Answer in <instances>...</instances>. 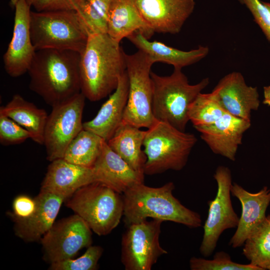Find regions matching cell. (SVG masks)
<instances>
[{"instance_id": "obj_35", "label": "cell", "mask_w": 270, "mask_h": 270, "mask_svg": "<svg viewBox=\"0 0 270 270\" xmlns=\"http://www.w3.org/2000/svg\"><path fill=\"white\" fill-rule=\"evenodd\" d=\"M36 198H32L25 194L18 195L12 202L11 216L14 221L28 219L36 212Z\"/></svg>"}, {"instance_id": "obj_28", "label": "cell", "mask_w": 270, "mask_h": 270, "mask_svg": "<svg viewBox=\"0 0 270 270\" xmlns=\"http://www.w3.org/2000/svg\"><path fill=\"white\" fill-rule=\"evenodd\" d=\"M226 113L212 92H201L190 104L188 116L196 128L212 125Z\"/></svg>"}, {"instance_id": "obj_29", "label": "cell", "mask_w": 270, "mask_h": 270, "mask_svg": "<svg viewBox=\"0 0 270 270\" xmlns=\"http://www.w3.org/2000/svg\"><path fill=\"white\" fill-rule=\"evenodd\" d=\"M110 0H87L77 12L90 34L107 33Z\"/></svg>"}, {"instance_id": "obj_18", "label": "cell", "mask_w": 270, "mask_h": 270, "mask_svg": "<svg viewBox=\"0 0 270 270\" xmlns=\"http://www.w3.org/2000/svg\"><path fill=\"white\" fill-rule=\"evenodd\" d=\"M94 182L96 181L92 168L59 158L50 162L40 190L60 196L66 200L81 188Z\"/></svg>"}, {"instance_id": "obj_17", "label": "cell", "mask_w": 270, "mask_h": 270, "mask_svg": "<svg viewBox=\"0 0 270 270\" xmlns=\"http://www.w3.org/2000/svg\"><path fill=\"white\" fill-rule=\"evenodd\" d=\"M250 125L251 120L226 113L212 125L195 128L214 153L234 161L244 134Z\"/></svg>"}, {"instance_id": "obj_4", "label": "cell", "mask_w": 270, "mask_h": 270, "mask_svg": "<svg viewBox=\"0 0 270 270\" xmlns=\"http://www.w3.org/2000/svg\"><path fill=\"white\" fill-rule=\"evenodd\" d=\"M152 112L157 120L166 122L184 132L190 121L189 108L198 96L208 85V78L195 84H189L182 69L174 68L168 76L151 72Z\"/></svg>"}, {"instance_id": "obj_3", "label": "cell", "mask_w": 270, "mask_h": 270, "mask_svg": "<svg viewBox=\"0 0 270 270\" xmlns=\"http://www.w3.org/2000/svg\"><path fill=\"white\" fill-rule=\"evenodd\" d=\"M174 184L170 182L158 188L140 183L127 190L122 194L125 224L128 226L150 218L192 228L201 226L200 216L184 206L174 196Z\"/></svg>"}, {"instance_id": "obj_7", "label": "cell", "mask_w": 270, "mask_h": 270, "mask_svg": "<svg viewBox=\"0 0 270 270\" xmlns=\"http://www.w3.org/2000/svg\"><path fill=\"white\" fill-rule=\"evenodd\" d=\"M66 201V206L100 236L110 233L124 216L122 196L99 182L81 188Z\"/></svg>"}, {"instance_id": "obj_22", "label": "cell", "mask_w": 270, "mask_h": 270, "mask_svg": "<svg viewBox=\"0 0 270 270\" xmlns=\"http://www.w3.org/2000/svg\"><path fill=\"white\" fill-rule=\"evenodd\" d=\"M128 38L138 50L146 54L153 62L172 65L174 68H182L194 64L206 57L210 52L206 46L184 51L168 46L158 41H150L142 32H136Z\"/></svg>"}, {"instance_id": "obj_13", "label": "cell", "mask_w": 270, "mask_h": 270, "mask_svg": "<svg viewBox=\"0 0 270 270\" xmlns=\"http://www.w3.org/2000/svg\"><path fill=\"white\" fill-rule=\"evenodd\" d=\"M14 8L12 36L3 56L4 70L12 78L28 72L36 52L30 32L31 7L26 0H18Z\"/></svg>"}, {"instance_id": "obj_25", "label": "cell", "mask_w": 270, "mask_h": 270, "mask_svg": "<svg viewBox=\"0 0 270 270\" xmlns=\"http://www.w3.org/2000/svg\"><path fill=\"white\" fill-rule=\"evenodd\" d=\"M0 114L9 117L26 129L33 141L44 144L48 116L44 110L26 100L20 94H16L7 104L0 108Z\"/></svg>"}, {"instance_id": "obj_6", "label": "cell", "mask_w": 270, "mask_h": 270, "mask_svg": "<svg viewBox=\"0 0 270 270\" xmlns=\"http://www.w3.org/2000/svg\"><path fill=\"white\" fill-rule=\"evenodd\" d=\"M30 26L36 50L52 48L80 53L89 32L75 11L34 12L30 13Z\"/></svg>"}, {"instance_id": "obj_26", "label": "cell", "mask_w": 270, "mask_h": 270, "mask_svg": "<svg viewBox=\"0 0 270 270\" xmlns=\"http://www.w3.org/2000/svg\"><path fill=\"white\" fill-rule=\"evenodd\" d=\"M104 140L93 132L83 128L70 142L62 158L76 165L92 168Z\"/></svg>"}, {"instance_id": "obj_10", "label": "cell", "mask_w": 270, "mask_h": 270, "mask_svg": "<svg viewBox=\"0 0 270 270\" xmlns=\"http://www.w3.org/2000/svg\"><path fill=\"white\" fill-rule=\"evenodd\" d=\"M163 221L152 219L129 225L122 239L121 261L126 270H150L168 252L160 242Z\"/></svg>"}, {"instance_id": "obj_21", "label": "cell", "mask_w": 270, "mask_h": 270, "mask_svg": "<svg viewBox=\"0 0 270 270\" xmlns=\"http://www.w3.org/2000/svg\"><path fill=\"white\" fill-rule=\"evenodd\" d=\"M129 89L126 70L120 76L116 88L102 106L96 116L83 123V128L90 130L107 142L122 122Z\"/></svg>"}, {"instance_id": "obj_30", "label": "cell", "mask_w": 270, "mask_h": 270, "mask_svg": "<svg viewBox=\"0 0 270 270\" xmlns=\"http://www.w3.org/2000/svg\"><path fill=\"white\" fill-rule=\"evenodd\" d=\"M190 268L192 270H263L251 264L234 262L224 251L216 252L212 260L192 257L190 260Z\"/></svg>"}, {"instance_id": "obj_31", "label": "cell", "mask_w": 270, "mask_h": 270, "mask_svg": "<svg viewBox=\"0 0 270 270\" xmlns=\"http://www.w3.org/2000/svg\"><path fill=\"white\" fill-rule=\"evenodd\" d=\"M103 252L98 246H88L85 252L76 258H71L50 264V270H95Z\"/></svg>"}, {"instance_id": "obj_16", "label": "cell", "mask_w": 270, "mask_h": 270, "mask_svg": "<svg viewBox=\"0 0 270 270\" xmlns=\"http://www.w3.org/2000/svg\"><path fill=\"white\" fill-rule=\"evenodd\" d=\"M230 192L242 206V214L236 230L229 242L232 248H236L244 244L266 218V212L270 203V189L264 186L259 192L252 193L234 182L231 186Z\"/></svg>"}, {"instance_id": "obj_36", "label": "cell", "mask_w": 270, "mask_h": 270, "mask_svg": "<svg viewBox=\"0 0 270 270\" xmlns=\"http://www.w3.org/2000/svg\"><path fill=\"white\" fill-rule=\"evenodd\" d=\"M263 103L270 106V85L264 87Z\"/></svg>"}, {"instance_id": "obj_1", "label": "cell", "mask_w": 270, "mask_h": 270, "mask_svg": "<svg viewBox=\"0 0 270 270\" xmlns=\"http://www.w3.org/2000/svg\"><path fill=\"white\" fill-rule=\"evenodd\" d=\"M80 53L46 48L36 50L28 70L29 88L52 106L81 92Z\"/></svg>"}, {"instance_id": "obj_23", "label": "cell", "mask_w": 270, "mask_h": 270, "mask_svg": "<svg viewBox=\"0 0 270 270\" xmlns=\"http://www.w3.org/2000/svg\"><path fill=\"white\" fill-rule=\"evenodd\" d=\"M147 38L153 34L142 16L136 0H110L107 34L118 42L136 32Z\"/></svg>"}, {"instance_id": "obj_38", "label": "cell", "mask_w": 270, "mask_h": 270, "mask_svg": "<svg viewBox=\"0 0 270 270\" xmlns=\"http://www.w3.org/2000/svg\"><path fill=\"white\" fill-rule=\"evenodd\" d=\"M266 6V7L268 9L270 12V3L268 2H262Z\"/></svg>"}, {"instance_id": "obj_20", "label": "cell", "mask_w": 270, "mask_h": 270, "mask_svg": "<svg viewBox=\"0 0 270 270\" xmlns=\"http://www.w3.org/2000/svg\"><path fill=\"white\" fill-rule=\"evenodd\" d=\"M37 207L28 218L15 220V234L27 242L40 240L52 228L66 199L60 196L40 190L36 197Z\"/></svg>"}, {"instance_id": "obj_8", "label": "cell", "mask_w": 270, "mask_h": 270, "mask_svg": "<svg viewBox=\"0 0 270 270\" xmlns=\"http://www.w3.org/2000/svg\"><path fill=\"white\" fill-rule=\"evenodd\" d=\"M129 81L127 104L122 122L138 128L151 126L156 122L152 112V86L150 76L154 64L149 56L138 50L126 54Z\"/></svg>"}, {"instance_id": "obj_12", "label": "cell", "mask_w": 270, "mask_h": 270, "mask_svg": "<svg viewBox=\"0 0 270 270\" xmlns=\"http://www.w3.org/2000/svg\"><path fill=\"white\" fill-rule=\"evenodd\" d=\"M92 231L76 214L54 222L40 240L44 260L50 264L74 258L92 245Z\"/></svg>"}, {"instance_id": "obj_37", "label": "cell", "mask_w": 270, "mask_h": 270, "mask_svg": "<svg viewBox=\"0 0 270 270\" xmlns=\"http://www.w3.org/2000/svg\"><path fill=\"white\" fill-rule=\"evenodd\" d=\"M18 0H10L11 4H12V6H14V7L16 5V4H17V2H18Z\"/></svg>"}, {"instance_id": "obj_9", "label": "cell", "mask_w": 270, "mask_h": 270, "mask_svg": "<svg viewBox=\"0 0 270 270\" xmlns=\"http://www.w3.org/2000/svg\"><path fill=\"white\" fill-rule=\"evenodd\" d=\"M86 97L82 93L52 106L44 130V143L50 162L62 158L73 139L83 129Z\"/></svg>"}, {"instance_id": "obj_14", "label": "cell", "mask_w": 270, "mask_h": 270, "mask_svg": "<svg viewBox=\"0 0 270 270\" xmlns=\"http://www.w3.org/2000/svg\"><path fill=\"white\" fill-rule=\"evenodd\" d=\"M136 2L152 33H179L195 7L194 0H136Z\"/></svg>"}, {"instance_id": "obj_2", "label": "cell", "mask_w": 270, "mask_h": 270, "mask_svg": "<svg viewBox=\"0 0 270 270\" xmlns=\"http://www.w3.org/2000/svg\"><path fill=\"white\" fill-rule=\"evenodd\" d=\"M126 54L107 33L88 34L80 62L81 92L86 98L100 100L116 90L126 70Z\"/></svg>"}, {"instance_id": "obj_34", "label": "cell", "mask_w": 270, "mask_h": 270, "mask_svg": "<svg viewBox=\"0 0 270 270\" xmlns=\"http://www.w3.org/2000/svg\"><path fill=\"white\" fill-rule=\"evenodd\" d=\"M252 15L256 22L270 42V12L260 0H238Z\"/></svg>"}, {"instance_id": "obj_11", "label": "cell", "mask_w": 270, "mask_h": 270, "mask_svg": "<svg viewBox=\"0 0 270 270\" xmlns=\"http://www.w3.org/2000/svg\"><path fill=\"white\" fill-rule=\"evenodd\" d=\"M214 177L218 185L217 192L215 198L208 202V212L200 247V253L204 257L212 254L224 231L237 227L240 218L233 208L230 199V170L220 166L216 168Z\"/></svg>"}, {"instance_id": "obj_19", "label": "cell", "mask_w": 270, "mask_h": 270, "mask_svg": "<svg viewBox=\"0 0 270 270\" xmlns=\"http://www.w3.org/2000/svg\"><path fill=\"white\" fill-rule=\"evenodd\" d=\"M92 168L96 182L103 184L120 194H123L136 184L144 183V176L134 170L110 148L106 140Z\"/></svg>"}, {"instance_id": "obj_33", "label": "cell", "mask_w": 270, "mask_h": 270, "mask_svg": "<svg viewBox=\"0 0 270 270\" xmlns=\"http://www.w3.org/2000/svg\"><path fill=\"white\" fill-rule=\"evenodd\" d=\"M87 0H26L36 12L75 11L78 12Z\"/></svg>"}, {"instance_id": "obj_32", "label": "cell", "mask_w": 270, "mask_h": 270, "mask_svg": "<svg viewBox=\"0 0 270 270\" xmlns=\"http://www.w3.org/2000/svg\"><path fill=\"white\" fill-rule=\"evenodd\" d=\"M31 138L30 134L9 117L0 114V142L4 146L21 144Z\"/></svg>"}, {"instance_id": "obj_5", "label": "cell", "mask_w": 270, "mask_h": 270, "mask_svg": "<svg viewBox=\"0 0 270 270\" xmlns=\"http://www.w3.org/2000/svg\"><path fill=\"white\" fill-rule=\"evenodd\" d=\"M196 142L194 134L156 120L146 130L143 143L146 156L144 174L151 176L168 170H182L186 164Z\"/></svg>"}, {"instance_id": "obj_24", "label": "cell", "mask_w": 270, "mask_h": 270, "mask_svg": "<svg viewBox=\"0 0 270 270\" xmlns=\"http://www.w3.org/2000/svg\"><path fill=\"white\" fill-rule=\"evenodd\" d=\"M140 128L122 122L106 142L110 148L134 170L144 176L146 156L142 146L146 131Z\"/></svg>"}, {"instance_id": "obj_15", "label": "cell", "mask_w": 270, "mask_h": 270, "mask_svg": "<svg viewBox=\"0 0 270 270\" xmlns=\"http://www.w3.org/2000/svg\"><path fill=\"white\" fill-rule=\"evenodd\" d=\"M212 92L226 113L242 119L250 120L252 112L260 104L257 88L246 84L238 72L224 76Z\"/></svg>"}, {"instance_id": "obj_27", "label": "cell", "mask_w": 270, "mask_h": 270, "mask_svg": "<svg viewBox=\"0 0 270 270\" xmlns=\"http://www.w3.org/2000/svg\"><path fill=\"white\" fill-rule=\"evenodd\" d=\"M242 254L250 264L270 270V215L254 231L244 243Z\"/></svg>"}]
</instances>
